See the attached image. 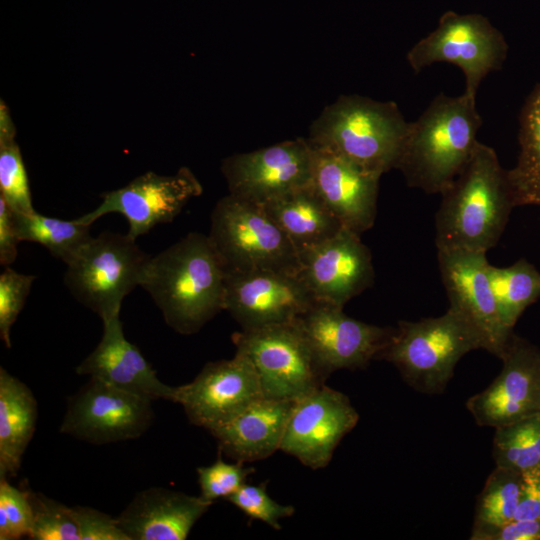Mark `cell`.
Listing matches in <instances>:
<instances>
[{
    "label": "cell",
    "mask_w": 540,
    "mask_h": 540,
    "mask_svg": "<svg viewBox=\"0 0 540 540\" xmlns=\"http://www.w3.org/2000/svg\"><path fill=\"white\" fill-rule=\"evenodd\" d=\"M226 266L208 235L191 232L150 256L140 287L166 324L182 335L197 333L224 310Z\"/></svg>",
    "instance_id": "6da1fadb"
},
{
    "label": "cell",
    "mask_w": 540,
    "mask_h": 540,
    "mask_svg": "<svg viewBox=\"0 0 540 540\" xmlns=\"http://www.w3.org/2000/svg\"><path fill=\"white\" fill-rule=\"evenodd\" d=\"M435 217L437 250L487 253L514 207L507 177L493 148L478 141L470 159L441 193Z\"/></svg>",
    "instance_id": "7a4b0ae2"
},
{
    "label": "cell",
    "mask_w": 540,
    "mask_h": 540,
    "mask_svg": "<svg viewBox=\"0 0 540 540\" xmlns=\"http://www.w3.org/2000/svg\"><path fill=\"white\" fill-rule=\"evenodd\" d=\"M481 125L475 97L438 94L410 122L395 169L409 187L441 194L470 159Z\"/></svg>",
    "instance_id": "3957f363"
},
{
    "label": "cell",
    "mask_w": 540,
    "mask_h": 540,
    "mask_svg": "<svg viewBox=\"0 0 540 540\" xmlns=\"http://www.w3.org/2000/svg\"><path fill=\"white\" fill-rule=\"evenodd\" d=\"M398 105L361 95H342L309 129L310 144L382 176L395 169L409 130Z\"/></svg>",
    "instance_id": "277c9868"
},
{
    "label": "cell",
    "mask_w": 540,
    "mask_h": 540,
    "mask_svg": "<svg viewBox=\"0 0 540 540\" xmlns=\"http://www.w3.org/2000/svg\"><path fill=\"white\" fill-rule=\"evenodd\" d=\"M483 349L477 332L450 308L439 317L398 322L377 359L392 363L404 381L422 393H441L459 360Z\"/></svg>",
    "instance_id": "5b68a950"
},
{
    "label": "cell",
    "mask_w": 540,
    "mask_h": 540,
    "mask_svg": "<svg viewBox=\"0 0 540 540\" xmlns=\"http://www.w3.org/2000/svg\"><path fill=\"white\" fill-rule=\"evenodd\" d=\"M208 236L227 271L297 274L296 247L260 204L224 196L211 213Z\"/></svg>",
    "instance_id": "8992f818"
},
{
    "label": "cell",
    "mask_w": 540,
    "mask_h": 540,
    "mask_svg": "<svg viewBox=\"0 0 540 540\" xmlns=\"http://www.w3.org/2000/svg\"><path fill=\"white\" fill-rule=\"evenodd\" d=\"M150 255L127 234L92 237L67 264L64 283L102 321L120 314L124 298L140 286Z\"/></svg>",
    "instance_id": "52a82bcc"
},
{
    "label": "cell",
    "mask_w": 540,
    "mask_h": 540,
    "mask_svg": "<svg viewBox=\"0 0 540 540\" xmlns=\"http://www.w3.org/2000/svg\"><path fill=\"white\" fill-rule=\"evenodd\" d=\"M232 341L253 364L267 398L296 401L330 376L296 320L241 329Z\"/></svg>",
    "instance_id": "ba28073f"
},
{
    "label": "cell",
    "mask_w": 540,
    "mask_h": 540,
    "mask_svg": "<svg viewBox=\"0 0 540 540\" xmlns=\"http://www.w3.org/2000/svg\"><path fill=\"white\" fill-rule=\"evenodd\" d=\"M507 52L504 36L486 17L446 11L438 26L412 46L406 59L415 73L438 62L456 65L465 77L464 92L476 98L482 80L502 68Z\"/></svg>",
    "instance_id": "9c48e42d"
},
{
    "label": "cell",
    "mask_w": 540,
    "mask_h": 540,
    "mask_svg": "<svg viewBox=\"0 0 540 540\" xmlns=\"http://www.w3.org/2000/svg\"><path fill=\"white\" fill-rule=\"evenodd\" d=\"M152 400L103 381H89L68 401L60 432L92 444L140 437L153 418Z\"/></svg>",
    "instance_id": "30bf717a"
},
{
    "label": "cell",
    "mask_w": 540,
    "mask_h": 540,
    "mask_svg": "<svg viewBox=\"0 0 540 540\" xmlns=\"http://www.w3.org/2000/svg\"><path fill=\"white\" fill-rule=\"evenodd\" d=\"M202 192L201 183L187 167L180 168L173 175H159L150 171L122 188L102 194V202L76 220L91 226L106 214L118 213L128 222L126 234L136 240L154 226L172 222L184 206Z\"/></svg>",
    "instance_id": "8fae6325"
},
{
    "label": "cell",
    "mask_w": 540,
    "mask_h": 540,
    "mask_svg": "<svg viewBox=\"0 0 540 540\" xmlns=\"http://www.w3.org/2000/svg\"><path fill=\"white\" fill-rule=\"evenodd\" d=\"M314 150L296 138L225 158L221 171L229 194L263 205L310 185Z\"/></svg>",
    "instance_id": "7c38bea8"
},
{
    "label": "cell",
    "mask_w": 540,
    "mask_h": 540,
    "mask_svg": "<svg viewBox=\"0 0 540 540\" xmlns=\"http://www.w3.org/2000/svg\"><path fill=\"white\" fill-rule=\"evenodd\" d=\"M437 257L449 308L477 332L484 350L500 358L513 330L505 327L499 315L486 253L441 249Z\"/></svg>",
    "instance_id": "4fadbf2b"
},
{
    "label": "cell",
    "mask_w": 540,
    "mask_h": 540,
    "mask_svg": "<svg viewBox=\"0 0 540 540\" xmlns=\"http://www.w3.org/2000/svg\"><path fill=\"white\" fill-rule=\"evenodd\" d=\"M358 420L349 398L324 384L294 402L280 450L308 468H325Z\"/></svg>",
    "instance_id": "5bb4252c"
},
{
    "label": "cell",
    "mask_w": 540,
    "mask_h": 540,
    "mask_svg": "<svg viewBox=\"0 0 540 540\" xmlns=\"http://www.w3.org/2000/svg\"><path fill=\"white\" fill-rule=\"evenodd\" d=\"M317 301L295 273L227 271L223 307L243 330L292 322Z\"/></svg>",
    "instance_id": "9a60e30c"
},
{
    "label": "cell",
    "mask_w": 540,
    "mask_h": 540,
    "mask_svg": "<svg viewBox=\"0 0 540 540\" xmlns=\"http://www.w3.org/2000/svg\"><path fill=\"white\" fill-rule=\"evenodd\" d=\"M494 381L466 402L479 426L497 428L540 411V349L514 333Z\"/></svg>",
    "instance_id": "2e32d148"
},
{
    "label": "cell",
    "mask_w": 540,
    "mask_h": 540,
    "mask_svg": "<svg viewBox=\"0 0 540 540\" xmlns=\"http://www.w3.org/2000/svg\"><path fill=\"white\" fill-rule=\"evenodd\" d=\"M263 397L253 364L236 351L229 360L208 362L193 381L176 387L174 402L192 424L210 430Z\"/></svg>",
    "instance_id": "e0dca14e"
},
{
    "label": "cell",
    "mask_w": 540,
    "mask_h": 540,
    "mask_svg": "<svg viewBox=\"0 0 540 540\" xmlns=\"http://www.w3.org/2000/svg\"><path fill=\"white\" fill-rule=\"evenodd\" d=\"M298 254L297 276L318 301L344 307L374 283L371 252L347 228Z\"/></svg>",
    "instance_id": "ac0fdd59"
},
{
    "label": "cell",
    "mask_w": 540,
    "mask_h": 540,
    "mask_svg": "<svg viewBox=\"0 0 540 540\" xmlns=\"http://www.w3.org/2000/svg\"><path fill=\"white\" fill-rule=\"evenodd\" d=\"M321 364L331 375L340 369H363L377 359L395 328L364 323L343 307L317 301L297 319Z\"/></svg>",
    "instance_id": "d6986e66"
},
{
    "label": "cell",
    "mask_w": 540,
    "mask_h": 540,
    "mask_svg": "<svg viewBox=\"0 0 540 540\" xmlns=\"http://www.w3.org/2000/svg\"><path fill=\"white\" fill-rule=\"evenodd\" d=\"M313 147V146H312ZM311 186L344 228L361 233L375 222L380 177L313 147Z\"/></svg>",
    "instance_id": "ffe728a7"
},
{
    "label": "cell",
    "mask_w": 540,
    "mask_h": 540,
    "mask_svg": "<svg viewBox=\"0 0 540 540\" xmlns=\"http://www.w3.org/2000/svg\"><path fill=\"white\" fill-rule=\"evenodd\" d=\"M102 322L100 342L76 367V373L152 401L174 402L176 387L163 383L140 350L126 339L119 315Z\"/></svg>",
    "instance_id": "44dd1931"
},
{
    "label": "cell",
    "mask_w": 540,
    "mask_h": 540,
    "mask_svg": "<svg viewBox=\"0 0 540 540\" xmlns=\"http://www.w3.org/2000/svg\"><path fill=\"white\" fill-rule=\"evenodd\" d=\"M212 504L162 487L139 492L116 517L129 540H184Z\"/></svg>",
    "instance_id": "7402d4cb"
},
{
    "label": "cell",
    "mask_w": 540,
    "mask_h": 540,
    "mask_svg": "<svg viewBox=\"0 0 540 540\" xmlns=\"http://www.w3.org/2000/svg\"><path fill=\"white\" fill-rule=\"evenodd\" d=\"M294 402L263 397L208 431L235 462L263 460L280 450Z\"/></svg>",
    "instance_id": "603a6c76"
},
{
    "label": "cell",
    "mask_w": 540,
    "mask_h": 540,
    "mask_svg": "<svg viewBox=\"0 0 540 540\" xmlns=\"http://www.w3.org/2000/svg\"><path fill=\"white\" fill-rule=\"evenodd\" d=\"M37 401L29 387L0 368V479L15 476L36 428Z\"/></svg>",
    "instance_id": "cb8c5ba5"
},
{
    "label": "cell",
    "mask_w": 540,
    "mask_h": 540,
    "mask_svg": "<svg viewBox=\"0 0 540 540\" xmlns=\"http://www.w3.org/2000/svg\"><path fill=\"white\" fill-rule=\"evenodd\" d=\"M262 206L298 253L333 237L344 228L311 184Z\"/></svg>",
    "instance_id": "d4e9b609"
},
{
    "label": "cell",
    "mask_w": 540,
    "mask_h": 540,
    "mask_svg": "<svg viewBox=\"0 0 540 540\" xmlns=\"http://www.w3.org/2000/svg\"><path fill=\"white\" fill-rule=\"evenodd\" d=\"M519 155L507 170L515 206H540V84L526 99L519 118Z\"/></svg>",
    "instance_id": "484cf974"
},
{
    "label": "cell",
    "mask_w": 540,
    "mask_h": 540,
    "mask_svg": "<svg viewBox=\"0 0 540 540\" xmlns=\"http://www.w3.org/2000/svg\"><path fill=\"white\" fill-rule=\"evenodd\" d=\"M12 218L19 241L41 244L52 256L66 265L92 238L90 226L76 219L62 220L41 215L36 211L33 213L12 212Z\"/></svg>",
    "instance_id": "4316f807"
},
{
    "label": "cell",
    "mask_w": 540,
    "mask_h": 540,
    "mask_svg": "<svg viewBox=\"0 0 540 540\" xmlns=\"http://www.w3.org/2000/svg\"><path fill=\"white\" fill-rule=\"evenodd\" d=\"M501 320L513 330L524 310L540 297V272L525 259L508 267L488 266Z\"/></svg>",
    "instance_id": "83f0119b"
},
{
    "label": "cell",
    "mask_w": 540,
    "mask_h": 540,
    "mask_svg": "<svg viewBox=\"0 0 540 540\" xmlns=\"http://www.w3.org/2000/svg\"><path fill=\"white\" fill-rule=\"evenodd\" d=\"M495 429V466L520 473L540 468V411Z\"/></svg>",
    "instance_id": "f1b7e54d"
},
{
    "label": "cell",
    "mask_w": 540,
    "mask_h": 540,
    "mask_svg": "<svg viewBox=\"0 0 540 540\" xmlns=\"http://www.w3.org/2000/svg\"><path fill=\"white\" fill-rule=\"evenodd\" d=\"M0 197L14 213H33L28 175L15 141V128L3 101L0 106Z\"/></svg>",
    "instance_id": "f546056e"
},
{
    "label": "cell",
    "mask_w": 540,
    "mask_h": 540,
    "mask_svg": "<svg viewBox=\"0 0 540 540\" xmlns=\"http://www.w3.org/2000/svg\"><path fill=\"white\" fill-rule=\"evenodd\" d=\"M522 473L495 466L478 495L473 527H495L514 519Z\"/></svg>",
    "instance_id": "4dcf8cb0"
},
{
    "label": "cell",
    "mask_w": 540,
    "mask_h": 540,
    "mask_svg": "<svg viewBox=\"0 0 540 540\" xmlns=\"http://www.w3.org/2000/svg\"><path fill=\"white\" fill-rule=\"evenodd\" d=\"M33 512L30 539L80 540L72 507L43 494L28 491Z\"/></svg>",
    "instance_id": "1f68e13d"
},
{
    "label": "cell",
    "mask_w": 540,
    "mask_h": 540,
    "mask_svg": "<svg viewBox=\"0 0 540 540\" xmlns=\"http://www.w3.org/2000/svg\"><path fill=\"white\" fill-rule=\"evenodd\" d=\"M33 512L28 490L0 479V539L17 540L31 534Z\"/></svg>",
    "instance_id": "d6a6232c"
},
{
    "label": "cell",
    "mask_w": 540,
    "mask_h": 540,
    "mask_svg": "<svg viewBox=\"0 0 540 540\" xmlns=\"http://www.w3.org/2000/svg\"><path fill=\"white\" fill-rule=\"evenodd\" d=\"M267 482L258 485L244 483L226 500L242 511L248 518L264 522L275 530L281 529L280 520L291 517L295 508L273 500L267 493Z\"/></svg>",
    "instance_id": "836d02e7"
},
{
    "label": "cell",
    "mask_w": 540,
    "mask_h": 540,
    "mask_svg": "<svg viewBox=\"0 0 540 540\" xmlns=\"http://www.w3.org/2000/svg\"><path fill=\"white\" fill-rule=\"evenodd\" d=\"M253 472L254 468L243 463H228L218 457L211 465L197 468L200 496L211 504L220 498L226 500L246 483Z\"/></svg>",
    "instance_id": "e575fe53"
},
{
    "label": "cell",
    "mask_w": 540,
    "mask_h": 540,
    "mask_svg": "<svg viewBox=\"0 0 540 540\" xmlns=\"http://www.w3.org/2000/svg\"><path fill=\"white\" fill-rule=\"evenodd\" d=\"M36 276L6 267L0 275V337L11 347V328L22 311Z\"/></svg>",
    "instance_id": "d590c367"
},
{
    "label": "cell",
    "mask_w": 540,
    "mask_h": 540,
    "mask_svg": "<svg viewBox=\"0 0 540 540\" xmlns=\"http://www.w3.org/2000/svg\"><path fill=\"white\" fill-rule=\"evenodd\" d=\"M80 540H129L117 518L97 509L76 505L72 507Z\"/></svg>",
    "instance_id": "8d00e7d4"
},
{
    "label": "cell",
    "mask_w": 540,
    "mask_h": 540,
    "mask_svg": "<svg viewBox=\"0 0 540 540\" xmlns=\"http://www.w3.org/2000/svg\"><path fill=\"white\" fill-rule=\"evenodd\" d=\"M472 540H540V519H513L495 527L472 528Z\"/></svg>",
    "instance_id": "74e56055"
},
{
    "label": "cell",
    "mask_w": 540,
    "mask_h": 540,
    "mask_svg": "<svg viewBox=\"0 0 540 540\" xmlns=\"http://www.w3.org/2000/svg\"><path fill=\"white\" fill-rule=\"evenodd\" d=\"M514 519H540V468L522 473L521 493Z\"/></svg>",
    "instance_id": "f35d334b"
},
{
    "label": "cell",
    "mask_w": 540,
    "mask_h": 540,
    "mask_svg": "<svg viewBox=\"0 0 540 540\" xmlns=\"http://www.w3.org/2000/svg\"><path fill=\"white\" fill-rule=\"evenodd\" d=\"M19 239L16 235L12 212L5 200L0 197V264H12L18 254Z\"/></svg>",
    "instance_id": "ab89813d"
}]
</instances>
